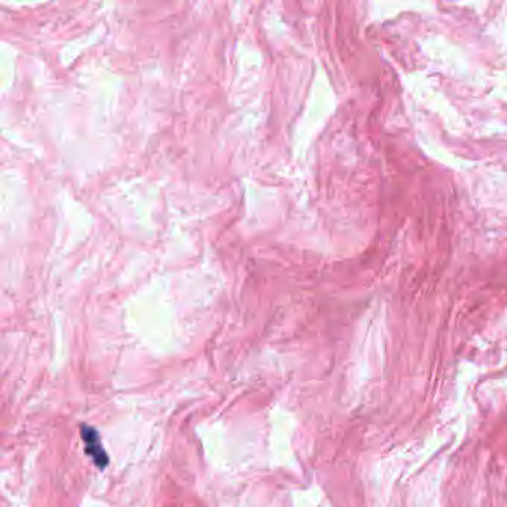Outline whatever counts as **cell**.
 <instances>
[{
  "label": "cell",
  "mask_w": 507,
  "mask_h": 507,
  "mask_svg": "<svg viewBox=\"0 0 507 507\" xmlns=\"http://www.w3.org/2000/svg\"><path fill=\"white\" fill-rule=\"evenodd\" d=\"M82 439L87 445V452L91 455V459L94 460L100 469H105L106 464L109 463V459L103 446H101L98 433L93 427H89V425H82Z\"/></svg>",
  "instance_id": "1"
}]
</instances>
